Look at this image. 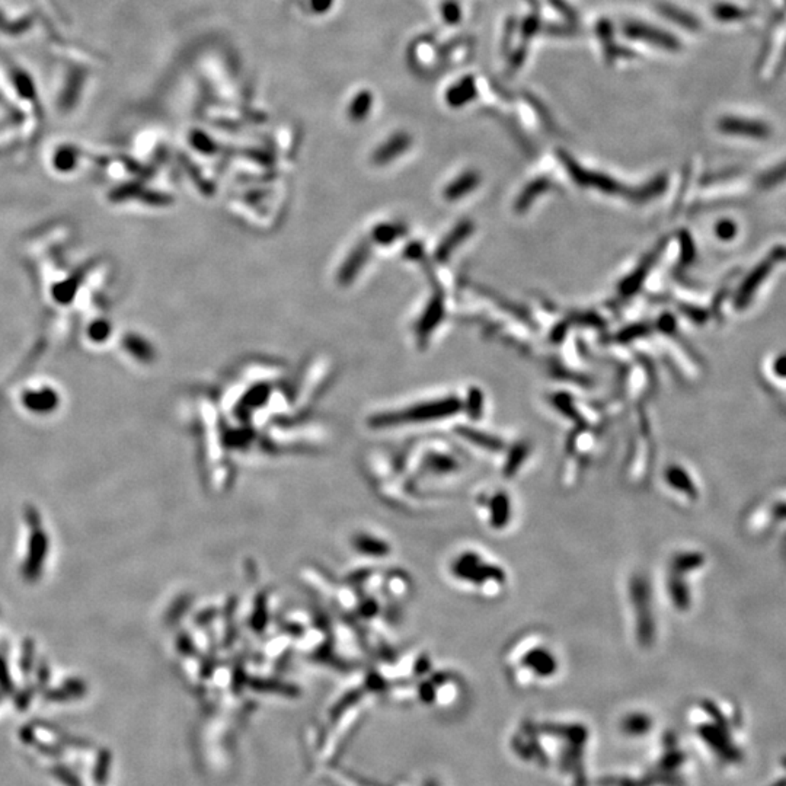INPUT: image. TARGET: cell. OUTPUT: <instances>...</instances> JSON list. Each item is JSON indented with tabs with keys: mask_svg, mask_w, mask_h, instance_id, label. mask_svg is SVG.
<instances>
[{
	"mask_svg": "<svg viewBox=\"0 0 786 786\" xmlns=\"http://www.w3.org/2000/svg\"><path fill=\"white\" fill-rule=\"evenodd\" d=\"M478 184H479V176L476 175L475 172H466V174H463L462 176H459L455 182H451L447 187L444 195L450 201L459 200L464 194H469Z\"/></svg>",
	"mask_w": 786,
	"mask_h": 786,
	"instance_id": "cell-9",
	"label": "cell"
},
{
	"mask_svg": "<svg viewBox=\"0 0 786 786\" xmlns=\"http://www.w3.org/2000/svg\"><path fill=\"white\" fill-rule=\"evenodd\" d=\"M625 32L630 38L658 45L660 49H664V50L676 51V50L680 49V43H678V40L674 38L670 32H665L663 29L645 25V23H638V22L629 23V25L625 28Z\"/></svg>",
	"mask_w": 786,
	"mask_h": 786,
	"instance_id": "cell-3",
	"label": "cell"
},
{
	"mask_svg": "<svg viewBox=\"0 0 786 786\" xmlns=\"http://www.w3.org/2000/svg\"><path fill=\"white\" fill-rule=\"evenodd\" d=\"M783 181H786V160L782 165L770 169L769 172H766L763 176H761L760 184L763 188H772V187H775L776 184L783 182Z\"/></svg>",
	"mask_w": 786,
	"mask_h": 786,
	"instance_id": "cell-18",
	"label": "cell"
},
{
	"mask_svg": "<svg viewBox=\"0 0 786 786\" xmlns=\"http://www.w3.org/2000/svg\"><path fill=\"white\" fill-rule=\"evenodd\" d=\"M775 372H776V374H779V376H782V377H786V355H782V357H779V359L776 360V363H775Z\"/></svg>",
	"mask_w": 786,
	"mask_h": 786,
	"instance_id": "cell-22",
	"label": "cell"
},
{
	"mask_svg": "<svg viewBox=\"0 0 786 786\" xmlns=\"http://www.w3.org/2000/svg\"><path fill=\"white\" fill-rule=\"evenodd\" d=\"M770 270H772V264L769 261H765V262H761V264L752 274H750L747 280L743 283V285L740 287V291H738V296H737V306L738 307H743L747 305V302L750 300V297L754 294L756 289L761 283H763V280L766 278Z\"/></svg>",
	"mask_w": 786,
	"mask_h": 786,
	"instance_id": "cell-6",
	"label": "cell"
},
{
	"mask_svg": "<svg viewBox=\"0 0 786 786\" xmlns=\"http://www.w3.org/2000/svg\"><path fill=\"white\" fill-rule=\"evenodd\" d=\"M719 130L726 134L746 136L753 139H766L770 136V127L761 121L743 120V118L725 117L718 124Z\"/></svg>",
	"mask_w": 786,
	"mask_h": 786,
	"instance_id": "cell-4",
	"label": "cell"
},
{
	"mask_svg": "<svg viewBox=\"0 0 786 786\" xmlns=\"http://www.w3.org/2000/svg\"><path fill=\"white\" fill-rule=\"evenodd\" d=\"M547 185H549V182H547V181L545 180V178H540V180L533 181V182L521 193V195H520V198H519V201H517V210H519V211H523L524 209H527V207L530 206V202H532L536 197H538L539 194H542L543 191H546L547 188H549Z\"/></svg>",
	"mask_w": 786,
	"mask_h": 786,
	"instance_id": "cell-14",
	"label": "cell"
},
{
	"mask_svg": "<svg viewBox=\"0 0 786 786\" xmlns=\"http://www.w3.org/2000/svg\"><path fill=\"white\" fill-rule=\"evenodd\" d=\"M660 12H661V14H663L664 16H667L669 19L677 22L678 25H682V27L686 28V29H693V31H695V29H699V27H700L698 19H696L693 15H690V14H687V12H684V10H682V9H678V8H676V6H671V5H661V6H660Z\"/></svg>",
	"mask_w": 786,
	"mask_h": 786,
	"instance_id": "cell-13",
	"label": "cell"
},
{
	"mask_svg": "<svg viewBox=\"0 0 786 786\" xmlns=\"http://www.w3.org/2000/svg\"><path fill=\"white\" fill-rule=\"evenodd\" d=\"M645 331H647L645 326H642V325H641V326H634V328H630V329H628V331H623L622 340H623V341L632 340L634 335H639V333L642 335V333H645Z\"/></svg>",
	"mask_w": 786,
	"mask_h": 786,
	"instance_id": "cell-21",
	"label": "cell"
},
{
	"mask_svg": "<svg viewBox=\"0 0 786 786\" xmlns=\"http://www.w3.org/2000/svg\"><path fill=\"white\" fill-rule=\"evenodd\" d=\"M408 146H409V137H407L405 134H398L395 137H392L388 143H385V145L376 152L374 160L377 163L389 162L392 159L398 158L399 154Z\"/></svg>",
	"mask_w": 786,
	"mask_h": 786,
	"instance_id": "cell-8",
	"label": "cell"
},
{
	"mask_svg": "<svg viewBox=\"0 0 786 786\" xmlns=\"http://www.w3.org/2000/svg\"><path fill=\"white\" fill-rule=\"evenodd\" d=\"M53 775L60 781L63 785L66 786H82L79 778L76 776L75 772H71L69 767L63 766V765H58L53 767Z\"/></svg>",
	"mask_w": 786,
	"mask_h": 786,
	"instance_id": "cell-19",
	"label": "cell"
},
{
	"mask_svg": "<svg viewBox=\"0 0 786 786\" xmlns=\"http://www.w3.org/2000/svg\"><path fill=\"white\" fill-rule=\"evenodd\" d=\"M403 235V228L398 224H380L374 229L373 237L379 243H390Z\"/></svg>",
	"mask_w": 786,
	"mask_h": 786,
	"instance_id": "cell-17",
	"label": "cell"
},
{
	"mask_svg": "<svg viewBox=\"0 0 786 786\" xmlns=\"http://www.w3.org/2000/svg\"><path fill=\"white\" fill-rule=\"evenodd\" d=\"M424 786H440V785H438V782H437L436 779H428V781L424 783Z\"/></svg>",
	"mask_w": 786,
	"mask_h": 786,
	"instance_id": "cell-23",
	"label": "cell"
},
{
	"mask_svg": "<svg viewBox=\"0 0 786 786\" xmlns=\"http://www.w3.org/2000/svg\"><path fill=\"white\" fill-rule=\"evenodd\" d=\"M110 767H111V753L108 750H102L98 754L97 763H95L93 769V779L98 786L106 785V781H108L110 775Z\"/></svg>",
	"mask_w": 786,
	"mask_h": 786,
	"instance_id": "cell-15",
	"label": "cell"
},
{
	"mask_svg": "<svg viewBox=\"0 0 786 786\" xmlns=\"http://www.w3.org/2000/svg\"><path fill=\"white\" fill-rule=\"evenodd\" d=\"M368 254H370V246H368V243L364 242V243L357 245L354 248V251L351 252V255L342 264V268H341L340 276H338L340 283H342V284L351 283L355 278L357 274L360 272L363 265L366 264Z\"/></svg>",
	"mask_w": 786,
	"mask_h": 786,
	"instance_id": "cell-5",
	"label": "cell"
},
{
	"mask_svg": "<svg viewBox=\"0 0 786 786\" xmlns=\"http://www.w3.org/2000/svg\"><path fill=\"white\" fill-rule=\"evenodd\" d=\"M442 315H443V302L442 299H434L430 303V306L427 307L421 322L418 324V335H421L422 338L427 337L428 333L436 328L438 320L442 319Z\"/></svg>",
	"mask_w": 786,
	"mask_h": 786,
	"instance_id": "cell-12",
	"label": "cell"
},
{
	"mask_svg": "<svg viewBox=\"0 0 786 786\" xmlns=\"http://www.w3.org/2000/svg\"><path fill=\"white\" fill-rule=\"evenodd\" d=\"M475 83L472 78L462 79L457 85L451 88L447 93V101L453 106H462L475 98Z\"/></svg>",
	"mask_w": 786,
	"mask_h": 786,
	"instance_id": "cell-11",
	"label": "cell"
},
{
	"mask_svg": "<svg viewBox=\"0 0 786 786\" xmlns=\"http://www.w3.org/2000/svg\"><path fill=\"white\" fill-rule=\"evenodd\" d=\"M713 15H715V18L719 21L731 22V21L744 19L750 14L747 10L738 8L735 5H731V3H718L715 8H713Z\"/></svg>",
	"mask_w": 786,
	"mask_h": 786,
	"instance_id": "cell-16",
	"label": "cell"
},
{
	"mask_svg": "<svg viewBox=\"0 0 786 786\" xmlns=\"http://www.w3.org/2000/svg\"><path fill=\"white\" fill-rule=\"evenodd\" d=\"M562 159L565 162L568 172L571 174V176L574 178V181L577 184L590 185V187L597 188V189H600V191L607 193V194H617V193L623 191L622 187L619 185L615 180H612V178L602 175V174L588 172L584 168H581L577 162H574L571 158L565 156V154H562Z\"/></svg>",
	"mask_w": 786,
	"mask_h": 786,
	"instance_id": "cell-2",
	"label": "cell"
},
{
	"mask_svg": "<svg viewBox=\"0 0 786 786\" xmlns=\"http://www.w3.org/2000/svg\"><path fill=\"white\" fill-rule=\"evenodd\" d=\"M471 232H472V224L469 222L460 223L457 228L446 237V241L442 243V246L438 248L437 259H440V261L447 259L449 255L451 254V251H453V249L457 246V243H460L464 237H468L471 235Z\"/></svg>",
	"mask_w": 786,
	"mask_h": 786,
	"instance_id": "cell-10",
	"label": "cell"
},
{
	"mask_svg": "<svg viewBox=\"0 0 786 786\" xmlns=\"http://www.w3.org/2000/svg\"><path fill=\"white\" fill-rule=\"evenodd\" d=\"M735 233H737V226L730 220H724L717 226V236L719 239L730 241L735 236Z\"/></svg>",
	"mask_w": 786,
	"mask_h": 786,
	"instance_id": "cell-20",
	"label": "cell"
},
{
	"mask_svg": "<svg viewBox=\"0 0 786 786\" xmlns=\"http://www.w3.org/2000/svg\"><path fill=\"white\" fill-rule=\"evenodd\" d=\"M652 728V721L647 713H628L622 719L621 730L628 738H641L650 733Z\"/></svg>",
	"mask_w": 786,
	"mask_h": 786,
	"instance_id": "cell-7",
	"label": "cell"
},
{
	"mask_svg": "<svg viewBox=\"0 0 786 786\" xmlns=\"http://www.w3.org/2000/svg\"><path fill=\"white\" fill-rule=\"evenodd\" d=\"M460 408V403L457 399L449 398L444 401L437 402H428L424 405H418L409 411H403L398 414H388L382 415L380 420L376 422L379 424H399V422H418V421H428L433 418H440V416H446L450 414L457 412Z\"/></svg>",
	"mask_w": 786,
	"mask_h": 786,
	"instance_id": "cell-1",
	"label": "cell"
}]
</instances>
